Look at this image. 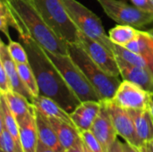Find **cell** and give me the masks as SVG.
I'll use <instances>...</instances> for the list:
<instances>
[{
  "label": "cell",
  "mask_w": 153,
  "mask_h": 152,
  "mask_svg": "<svg viewBox=\"0 0 153 152\" xmlns=\"http://www.w3.org/2000/svg\"><path fill=\"white\" fill-rule=\"evenodd\" d=\"M19 39L27 51L29 63L37 80L39 95L53 99L71 114L81 104V100L48 56L45 49L28 34L19 36Z\"/></svg>",
  "instance_id": "cell-1"
},
{
  "label": "cell",
  "mask_w": 153,
  "mask_h": 152,
  "mask_svg": "<svg viewBox=\"0 0 153 152\" xmlns=\"http://www.w3.org/2000/svg\"><path fill=\"white\" fill-rule=\"evenodd\" d=\"M19 16L27 34L45 50L68 55V43L58 37L37 11L31 0H5Z\"/></svg>",
  "instance_id": "cell-2"
},
{
  "label": "cell",
  "mask_w": 153,
  "mask_h": 152,
  "mask_svg": "<svg viewBox=\"0 0 153 152\" xmlns=\"http://www.w3.org/2000/svg\"><path fill=\"white\" fill-rule=\"evenodd\" d=\"M68 55L83 71L101 100L112 99L121 84L117 76L107 73L87 55L78 43H68Z\"/></svg>",
  "instance_id": "cell-3"
},
{
  "label": "cell",
  "mask_w": 153,
  "mask_h": 152,
  "mask_svg": "<svg viewBox=\"0 0 153 152\" xmlns=\"http://www.w3.org/2000/svg\"><path fill=\"white\" fill-rule=\"evenodd\" d=\"M45 52L59 70L62 76L81 102L89 100L101 101L100 97L83 71L69 55L53 54L48 50H45Z\"/></svg>",
  "instance_id": "cell-4"
},
{
  "label": "cell",
  "mask_w": 153,
  "mask_h": 152,
  "mask_svg": "<svg viewBox=\"0 0 153 152\" xmlns=\"http://www.w3.org/2000/svg\"><path fill=\"white\" fill-rule=\"evenodd\" d=\"M37 11L56 32L67 43L79 42V30L70 18L62 0H31Z\"/></svg>",
  "instance_id": "cell-5"
},
{
  "label": "cell",
  "mask_w": 153,
  "mask_h": 152,
  "mask_svg": "<svg viewBox=\"0 0 153 152\" xmlns=\"http://www.w3.org/2000/svg\"><path fill=\"white\" fill-rule=\"evenodd\" d=\"M62 2L80 31L112 50L113 42L106 34L101 20L92 11L77 0H62Z\"/></svg>",
  "instance_id": "cell-6"
},
{
  "label": "cell",
  "mask_w": 153,
  "mask_h": 152,
  "mask_svg": "<svg viewBox=\"0 0 153 152\" xmlns=\"http://www.w3.org/2000/svg\"><path fill=\"white\" fill-rule=\"evenodd\" d=\"M105 13L118 24L141 29L153 22V12L142 10L124 0H96Z\"/></svg>",
  "instance_id": "cell-7"
},
{
  "label": "cell",
  "mask_w": 153,
  "mask_h": 152,
  "mask_svg": "<svg viewBox=\"0 0 153 152\" xmlns=\"http://www.w3.org/2000/svg\"><path fill=\"white\" fill-rule=\"evenodd\" d=\"M78 44L93 60V62L102 68L107 73L117 77L120 75L117 58L112 50L108 49L100 42L89 38L80 30Z\"/></svg>",
  "instance_id": "cell-8"
},
{
  "label": "cell",
  "mask_w": 153,
  "mask_h": 152,
  "mask_svg": "<svg viewBox=\"0 0 153 152\" xmlns=\"http://www.w3.org/2000/svg\"><path fill=\"white\" fill-rule=\"evenodd\" d=\"M153 94L140 86L124 80L112 100L126 109L151 108Z\"/></svg>",
  "instance_id": "cell-9"
},
{
  "label": "cell",
  "mask_w": 153,
  "mask_h": 152,
  "mask_svg": "<svg viewBox=\"0 0 153 152\" xmlns=\"http://www.w3.org/2000/svg\"><path fill=\"white\" fill-rule=\"evenodd\" d=\"M103 101L108 109L117 135L122 137L124 141L140 148L143 143L137 134L133 117L129 111L117 105L112 99Z\"/></svg>",
  "instance_id": "cell-10"
},
{
  "label": "cell",
  "mask_w": 153,
  "mask_h": 152,
  "mask_svg": "<svg viewBox=\"0 0 153 152\" xmlns=\"http://www.w3.org/2000/svg\"><path fill=\"white\" fill-rule=\"evenodd\" d=\"M100 102V110L91 128V131L102 145L104 151L107 152L113 142L117 139V133L105 102L103 100Z\"/></svg>",
  "instance_id": "cell-11"
},
{
  "label": "cell",
  "mask_w": 153,
  "mask_h": 152,
  "mask_svg": "<svg viewBox=\"0 0 153 152\" xmlns=\"http://www.w3.org/2000/svg\"><path fill=\"white\" fill-rule=\"evenodd\" d=\"M116 58L120 75L124 80L131 82L153 94V73L149 68L131 65L117 56Z\"/></svg>",
  "instance_id": "cell-12"
},
{
  "label": "cell",
  "mask_w": 153,
  "mask_h": 152,
  "mask_svg": "<svg viewBox=\"0 0 153 152\" xmlns=\"http://www.w3.org/2000/svg\"><path fill=\"white\" fill-rule=\"evenodd\" d=\"M0 64L4 66L6 73L9 76L13 90L20 93L31 103L34 97L30 91V90L26 87V85L22 81L20 74L18 73L17 65L10 56L7 45H5L2 40L0 43Z\"/></svg>",
  "instance_id": "cell-13"
},
{
  "label": "cell",
  "mask_w": 153,
  "mask_h": 152,
  "mask_svg": "<svg viewBox=\"0 0 153 152\" xmlns=\"http://www.w3.org/2000/svg\"><path fill=\"white\" fill-rule=\"evenodd\" d=\"M101 108L100 101H84L70 114L74 125L80 132L91 130Z\"/></svg>",
  "instance_id": "cell-14"
},
{
  "label": "cell",
  "mask_w": 153,
  "mask_h": 152,
  "mask_svg": "<svg viewBox=\"0 0 153 152\" xmlns=\"http://www.w3.org/2000/svg\"><path fill=\"white\" fill-rule=\"evenodd\" d=\"M20 140L24 152H37L39 135L35 118V108L18 121Z\"/></svg>",
  "instance_id": "cell-15"
},
{
  "label": "cell",
  "mask_w": 153,
  "mask_h": 152,
  "mask_svg": "<svg viewBox=\"0 0 153 152\" xmlns=\"http://www.w3.org/2000/svg\"><path fill=\"white\" fill-rule=\"evenodd\" d=\"M35 118H36L39 140L47 147L50 148L55 151L65 152V149L61 145L59 139L53 126L51 125L48 118L45 115H43L40 111H39L37 108H35Z\"/></svg>",
  "instance_id": "cell-16"
},
{
  "label": "cell",
  "mask_w": 153,
  "mask_h": 152,
  "mask_svg": "<svg viewBox=\"0 0 153 152\" xmlns=\"http://www.w3.org/2000/svg\"><path fill=\"white\" fill-rule=\"evenodd\" d=\"M48 117V116H47ZM51 125L53 126L59 142L65 150L82 144V140L80 131L75 125H70L59 119L48 117Z\"/></svg>",
  "instance_id": "cell-17"
},
{
  "label": "cell",
  "mask_w": 153,
  "mask_h": 152,
  "mask_svg": "<svg viewBox=\"0 0 153 152\" xmlns=\"http://www.w3.org/2000/svg\"><path fill=\"white\" fill-rule=\"evenodd\" d=\"M133 117L135 130L143 143L153 140V116L151 108L127 109Z\"/></svg>",
  "instance_id": "cell-18"
},
{
  "label": "cell",
  "mask_w": 153,
  "mask_h": 152,
  "mask_svg": "<svg viewBox=\"0 0 153 152\" xmlns=\"http://www.w3.org/2000/svg\"><path fill=\"white\" fill-rule=\"evenodd\" d=\"M31 104L34 106L35 108H37L46 116L59 119L61 121H64L65 123L74 125L70 114L67 113L65 109H63L53 99L39 95L33 98Z\"/></svg>",
  "instance_id": "cell-19"
},
{
  "label": "cell",
  "mask_w": 153,
  "mask_h": 152,
  "mask_svg": "<svg viewBox=\"0 0 153 152\" xmlns=\"http://www.w3.org/2000/svg\"><path fill=\"white\" fill-rule=\"evenodd\" d=\"M125 47L142 56L146 61L148 68L153 73V37L148 31L140 30L137 37Z\"/></svg>",
  "instance_id": "cell-20"
},
{
  "label": "cell",
  "mask_w": 153,
  "mask_h": 152,
  "mask_svg": "<svg viewBox=\"0 0 153 152\" xmlns=\"http://www.w3.org/2000/svg\"><path fill=\"white\" fill-rule=\"evenodd\" d=\"M13 28L19 36L27 34L19 16L13 11V9L9 5L5 0L0 1V30L6 36L8 40H11L9 28Z\"/></svg>",
  "instance_id": "cell-21"
},
{
  "label": "cell",
  "mask_w": 153,
  "mask_h": 152,
  "mask_svg": "<svg viewBox=\"0 0 153 152\" xmlns=\"http://www.w3.org/2000/svg\"><path fill=\"white\" fill-rule=\"evenodd\" d=\"M0 125H4L8 130V132L11 133L18 146L22 150H23L20 140L19 125L17 119L11 111L8 103L5 99V97L2 93L0 95Z\"/></svg>",
  "instance_id": "cell-22"
},
{
  "label": "cell",
  "mask_w": 153,
  "mask_h": 152,
  "mask_svg": "<svg viewBox=\"0 0 153 152\" xmlns=\"http://www.w3.org/2000/svg\"><path fill=\"white\" fill-rule=\"evenodd\" d=\"M2 94H4V96L5 97L8 106L14 115L15 118L17 119V122L22 120L33 108V105L25 97L16 91L10 90L6 93Z\"/></svg>",
  "instance_id": "cell-23"
},
{
  "label": "cell",
  "mask_w": 153,
  "mask_h": 152,
  "mask_svg": "<svg viewBox=\"0 0 153 152\" xmlns=\"http://www.w3.org/2000/svg\"><path fill=\"white\" fill-rule=\"evenodd\" d=\"M139 30L131 25L118 24L108 31V37L113 43L125 47L137 37Z\"/></svg>",
  "instance_id": "cell-24"
},
{
  "label": "cell",
  "mask_w": 153,
  "mask_h": 152,
  "mask_svg": "<svg viewBox=\"0 0 153 152\" xmlns=\"http://www.w3.org/2000/svg\"><path fill=\"white\" fill-rule=\"evenodd\" d=\"M17 69L18 73L20 74V77L23 83L26 85V87L30 90L33 97H37L39 95V87L37 83V80L35 77V74L33 73V70L30 65V63H22L17 64Z\"/></svg>",
  "instance_id": "cell-25"
},
{
  "label": "cell",
  "mask_w": 153,
  "mask_h": 152,
  "mask_svg": "<svg viewBox=\"0 0 153 152\" xmlns=\"http://www.w3.org/2000/svg\"><path fill=\"white\" fill-rule=\"evenodd\" d=\"M112 50H113V52L117 57H118V58H120V59H122V60H124V61H126L131 65L148 68L147 63L142 56L127 49L126 47L113 43Z\"/></svg>",
  "instance_id": "cell-26"
},
{
  "label": "cell",
  "mask_w": 153,
  "mask_h": 152,
  "mask_svg": "<svg viewBox=\"0 0 153 152\" xmlns=\"http://www.w3.org/2000/svg\"><path fill=\"white\" fill-rule=\"evenodd\" d=\"M0 151L1 152H24L4 125H0Z\"/></svg>",
  "instance_id": "cell-27"
},
{
  "label": "cell",
  "mask_w": 153,
  "mask_h": 152,
  "mask_svg": "<svg viewBox=\"0 0 153 152\" xmlns=\"http://www.w3.org/2000/svg\"><path fill=\"white\" fill-rule=\"evenodd\" d=\"M7 47H8L10 56L15 61V63H17V64L29 63L28 54H27V51L22 44L11 39L8 42Z\"/></svg>",
  "instance_id": "cell-28"
},
{
  "label": "cell",
  "mask_w": 153,
  "mask_h": 152,
  "mask_svg": "<svg viewBox=\"0 0 153 152\" xmlns=\"http://www.w3.org/2000/svg\"><path fill=\"white\" fill-rule=\"evenodd\" d=\"M82 142L93 152H105L103 150L102 145L99 142V140L96 138V136L92 133L91 130L80 132Z\"/></svg>",
  "instance_id": "cell-29"
},
{
  "label": "cell",
  "mask_w": 153,
  "mask_h": 152,
  "mask_svg": "<svg viewBox=\"0 0 153 152\" xmlns=\"http://www.w3.org/2000/svg\"><path fill=\"white\" fill-rule=\"evenodd\" d=\"M0 90H1V93H6L10 90H13L9 76L1 64H0Z\"/></svg>",
  "instance_id": "cell-30"
},
{
  "label": "cell",
  "mask_w": 153,
  "mask_h": 152,
  "mask_svg": "<svg viewBox=\"0 0 153 152\" xmlns=\"http://www.w3.org/2000/svg\"><path fill=\"white\" fill-rule=\"evenodd\" d=\"M133 4L142 10L153 12L152 0H131Z\"/></svg>",
  "instance_id": "cell-31"
},
{
  "label": "cell",
  "mask_w": 153,
  "mask_h": 152,
  "mask_svg": "<svg viewBox=\"0 0 153 152\" xmlns=\"http://www.w3.org/2000/svg\"><path fill=\"white\" fill-rule=\"evenodd\" d=\"M122 147H123V152H141L140 148H138L126 141L122 142Z\"/></svg>",
  "instance_id": "cell-32"
},
{
  "label": "cell",
  "mask_w": 153,
  "mask_h": 152,
  "mask_svg": "<svg viewBox=\"0 0 153 152\" xmlns=\"http://www.w3.org/2000/svg\"><path fill=\"white\" fill-rule=\"evenodd\" d=\"M107 152H123V147H122V142H120L118 139H117L113 144L109 147Z\"/></svg>",
  "instance_id": "cell-33"
},
{
  "label": "cell",
  "mask_w": 153,
  "mask_h": 152,
  "mask_svg": "<svg viewBox=\"0 0 153 152\" xmlns=\"http://www.w3.org/2000/svg\"><path fill=\"white\" fill-rule=\"evenodd\" d=\"M141 152H153V140L151 142H144L140 147Z\"/></svg>",
  "instance_id": "cell-34"
},
{
  "label": "cell",
  "mask_w": 153,
  "mask_h": 152,
  "mask_svg": "<svg viewBox=\"0 0 153 152\" xmlns=\"http://www.w3.org/2000/svg\"><path fill=\"white\" fill-rule=\"evenodd\" d=\"M37 152H56L53 150H51L50 148L47 147L45 144H43L39 140V144H38V149Z\"/></svg>",
  "instance_id": "cell-35"
},
{
  "label": "cell",
  "mask_w": 153,
  "mask_h": 152,
  "mask_svg": "<svg viewBox=\"0 0 153 152\" xmlns=\"http://www.w3.org/2000/svg\"><path fill=\"white\" fill-rule=\"evenodd\" d=\"M65 152H83L82 144L78 145V146H75V147H73V148L68 149V150H65Z\"/></svg>",
  "instance_id": "cell-36"
},
{
  "label": "cell",
  "mask_w": 153,
  "mask_h": 152,
  "mask_svg": "<svg viewBox=\"0 0 153 152\" xmlns=\"http://www.w3.org/2000/svg\"><path fill=\"white\" fill-rule=\"evenodd\" d=\"M82 148H83V152H93L92 151H91L83 142H82Z\"/></svg>",
  "instance_id": "cell-37"
},
{
  "label": "cell",
  "mask_w": 153,
  "mask_h": 152,
  "mask_svg": "<svg viewBox=\"0 0 153 152\" xmlns=\"http://www.w3.org/2000/svg\"><path fill=\"white\" fill-rule=\"evenodd\" d=\"M151 111H152V114L153 116V97H152V105H151Z\"/></svg>",
  "instance_id": "cell-38"
},
{
  "label": "cell",
  "mask_w": 153,
  "mask_h": 152,
  "mask_svg": "<svg viewBox=\"0 0 153 152\" xmlns=\"http://www.w3.org/2000/svg\"><path fill=\"white\" fill-rule=\"evenodd\" d=\"M148 32H149V33H150V34H151V35L153 37V28H152L150 30H148Z\"/></svg>",
  "instance_id": "cell-39"
},
{
  "label": "cell",
  "mask_w": 153,
  "mask_h": 152,
  "mask_svg": "<svg viewBox=\"0 0 153 152\" xmlns=\"http://www.w3.org/2000/svg\"><path fill=\"white\" fill-rule=\"evenodd\" d=\"M152 2H153V0H152Z\"/></svg>",
  "instance_id": "cell-40"
}]
</instances>
